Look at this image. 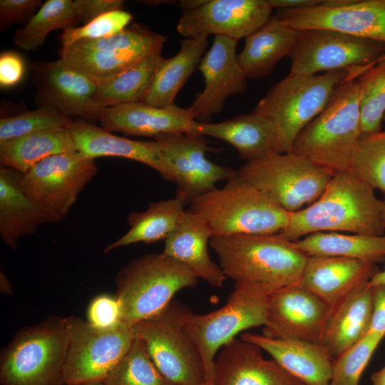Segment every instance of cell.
Returning a JSON list of instances; mask_svg holds the SVG:
<instances>
[{
  "instance_id": "6da1fadb",
  "label": "cell",
  "mask_w": 385,
  "mask_h": 385,
  "mask_svg": "<svg viewBox=\"0 0 385 385\" xmlns=\"http://www.w3.org/2000/svg\"><path fill=\"white\" fill-rule=\"evenodd\" d=\"M385 231V200L351 170L336 173L311 205L289 213L280 237L292 242L318 232H348L381 236Z\"/></svg>"
},
{
  "instance_id": "7a4b0ae2",
  "label": "cell",
  "mask_w": 385,
  "mask_h": 385,
  "mask_svg": "<svg viewBox=\"0 0 385 385\" xmlns=\"http://www.w3.org/2000/svg\"><path fill=\"white\" fill-rule=\"evenodd\" d=\"M210 245L235 285L267 294L298 283L308 259L277 234L212 236Z\"/></svg>"
},
{
  "instance_id": "3957f363",
  "label": "cell",
  "mask_w": 385,
  "mask_h": 385,
  "mask_svg": "<svg viewBox=\"0 0 385 385\" xmlns=\"http://www.w3.org/2000/svg\"><path fill=\"white\" fill-rule=\"evenodd\" d=\"M358 73L349 71L325 108L299 134L291 152L333 173L349 170L362 135Z\"/></svg>"
},
{
  "instance_id": "277c9868",
  "label": "cell",
  "mask_w": 385,
  "mask_h": 385,
  "mask_svg": "<svg viewBox=\"0 0 385 385\" xmlns=\"http://www.w3.org/2000/svg\"><path fill=\"white\" fill-rule=\"evenodd\" d=\"M189 210L207 222L212 236L276 235L287 227L289 217V212L237 174L222 188L195 198Z\"/></svg>"
},
{
  "instance_id": "5b68a950",
  "label": "cell",
  "mask_w": 385,
  "mask_h": 385,
  "mask_svg": "<svg viewBox=\"0 0 385 385\" xmlns=\"http://www.w3.org/2000/svg\"><path fill=\"white\" fill-rule=\"evenodd\" d=\"M349 71L309 76L289 73L260 99L252 112L272 123L275 153L291 152L299 134L325 108Z\"/></svg>"
},
{
  "instance_id": "8992f818",
  "label": "cell",
  "mask_w": 385,
  "mask_h": 385,
  "mask_svg": "<svg viewBox=\"0 0 385 385\" xmlns=\"http://www.w3.org/2000/svg\"><path fill=\"white\" fill-rule=\"evenodd\" d=\"M68 346L62 317L21 328L1 351V385H65Z\"/></svg>"
},
{
  "instance_id": "52a82bcc",
  "label": "cell",
  "mask_w": 385,
  "mask_h": 385,
  "mask_svg": "<svg viewBox=\"0 0 385 385\" xmlns=\"http://www.w3.org/2000/svg\"><path fill=\"white\" fill-rule=\"evenodd\" d=\"M115 282L121 320L133 327L160 313L176 292L195 286L197 278L162 252L130 261L117 273Z\"/></svg>"
},
{
  "instance_id": "ba28073f",
  "label": "cell",
  "mask_w": 385,
  "mask_h": 385,
  "mask_svg": "<svg viewBox=\"0 0 385 385\" xmlns=\"http://www.w3.org/2000/svg\"><path fill=\"white\" fill-rule=\"evenodd\" d=\"M192 312L172 300L160 313L133 326L135 337L143 341L160 372L176 385H199L206 381L200 354L185 330Z\"/></svg>"
},
{
  "instance_id": "9c48e42d",
  "label": "cell",
  "mask_w": 385,
  "mask_h": 385,
  "mask_svg": "<svg viewBox=\"0 0 385 385\" xmlns=\"http://www.w3.org/2000/svg\"><path fill=\"white\" fill-rule=\"evenodd\" d=\"M334 174L292 152L247 161L237 170L240 178L289 213L317 200Z\"/></svg>"
},
{
  "instance_id": "30bf717a",
  "label": "cell",
  "mask_w": 385,
  "mask_h": 385,
  "mask_svg": "<svg viewBox=\"0 0 385 385\" xmlns=\"http://www.w3.org/2000/svg\"><path fill=\"white\" fill-rule=\"evenodd\" d=\"M267 297L259 290L235 285L226 304L220 309L189 315L185 330L200 354L207 382L214 384L215 361L220 349L240 332L264 326Z\"/></svg>"
},
{
  "instance_id": "8fae6325",
  "label": "cell",
  "mask_w": 385,
  "mask_h": 385,
  "mask_svg": "<svg viewBox=\"0 0 385 385\" xmlns=\"http://www.w3.org/2000/svg\"><path fill=\"white\" fill-rule=\"evenodd\" d=\"M63 319L68 336L66 384L104 383L130 349L135 338L133 327L120 322L99 329L76 316Z\"/></svg>"
},
{
  "instance_id": "7c38bea8",
  "label": "cell",
  "mask_w": 385,
  "mask_h": 385,
  "mask_svg": "<svg viewBox=\"0 0 385 385\" xmlns=\"http://www.w3.org/2000/svg\"><path fill=\"white\" fill-rule=\"evenodd\" d=\"M93 159L78 151L53 155L22 174L21 185L50 222L68 213L78 195L97 173Z\"/></svg>"
},
{
  "instance_id": "4fadbf2b",
  "label": "cell",
  "mask_w": 385,
  "mask_h": 385,
  "mask_svg": "<svg viewBox=\"0 0 385 385\" xmlns=\"http://www.w3.org/2000/svg\"><path fill=\"white\" fill-rule=\"evenodd\" d=\"M289 56L290 74L316 75L374 65L385 54V43L327 29L299 30Z\"/></svg>"
},
{
  "instance_id": "5bb4252c",
  "label": "cell",
  "mask_w": 385,
  "mask_h": 385,
  "mask_svg": "<svg viewBox=\"0 0 385 385\" xmlns=\"http://www.w3.org/2000/svg\"><path fill=\"white\" fill-rule=\"evenodd\" d=\"M274 15L297 30H333L385 43V0H324L310 7L277 9Z\"/></svg>"
},
{
  "instance_id": "9a60e30c",
  "label": "cell",
  "mask_w": 385,
  "mask_h": 385,
  "mask_svg": "<svg viewBox=\"0 0 385 385\" xmlns=\"http://www.w3.org/2000/svg\"><path fill=\"white\" fill-rule=\"evenodd\" d=\"M153 139L172 168L173 183L177 186L175 196L183 198L187 205L215 188L218 182L228 180L237 174V170L206 158V153L214 150L203 135L170 133Z\"/></svg>"
},
{
  "instance_id": "2e32d148",
  "label": "cell",
  "mask_w": 385,
  "mask_h": 385,
  "mask_svg": "<svg viewBox=\"0 0 385 385\" xmlns=\"http://www.w3.org/2000/svg\"><path fill=\"white\" fill-rule=\"evenodd\" d=\"M272 10L268 0H205L183 11L176 29L185 38L215 35L238 41L267 22Z\"/></svg>"
},
{
  "instance_id": "e0dca14e",
  "label": "cell",
  "mask_w": 385,
  "mask_h": 385,
  "mask_svg": "<svg viewBox=\"0 0 385 385\" xmlns=\"http://www.w3.org/2000/svg\"><path fill=\"white\" fill-rule=\"evenodd\" d=\"M31 68L41 106H51L69 117L99 120L103 108L95 100L96 81L60 58L51 62L35 61Z\"/></svg>"
},
{
  "instance_id": "ac0fdd59",
  "label": "cell",
  "mask_w": 385,
  "mask_h": 385,
  "mask_svg": "<svg viewBox=\"0 0 385 385\" xmlns=\"http://www.w3.org/2000/svg\"><path fill=\"white\" fill-rule=\"evenodd\" d=\"M237 41L227 36H215L211 47L198 65L205 87L196 94L188 109L199 123H210L213 115L222 111L230 96L241 94L247 89V78L237 59Z\"/></svg>"
},
{
  "instance_id": "d6986e66",
  "label": "cell",
  "mask_w": 385,
  "mask_h": 385,
  "mask_svg": "<svg viewBox=\"0 0 385 385\" xmlns=\"http://www.w3.org/2000/svg\"><path fill=\"white\" fill-rule=\"evenodd\" d=\"M329 306L298 283L267 297L262 334L319 344Z\"/></svg>"
},
{
  "instance_id": "ffe728a7",
  "label": "cell",
  "mask_w": 385,
  "mask_h": 385,
  "mask_svg": "<svg viewBox=\"0 0 385 385\" xmlns=\"http://www.w3.org/2000/svg\"><path fill=\"white\" fill-rule=\"evenodd\" d=\"M215 385H304L262 349L241 338L224 345L215 361Z\"/></svg>"
},
{
  "instance_id": "44dd1931",
  "label": "cell",
  "mask_w": 385,
  "mask_h": 385,
  "mask_svg": "<svg viewBox=\"0 0 385 385\" xmlns=\"http://www.w3.org/2000/svg\"><path fill=\"white\" fill-rule=\"evenodd\" d=\"M102 128L133 136L153 138L163 134L196 133L197 121L188 108L177 105L158 108L143 102L104 108L99 118Z\"/></svg>"
},
{
  "instance_id": "7402d4cb",
  "label": "cell",
  "mask_w": 385,
  "mask_h": 385,
  "mask_svg": "<svg viewBox=\"0 0 385 385\" xmlns=\"http://www.w3.org/2000/svg\"><path fill=\"white\" fill-rule=\"evenodd\" d=\"M67 128L77 151L83 155L93 160L118 157L135 160L152 168L163 179L174 182L172 168L162 155L157 140L142 141L119 136L81 119L72 120Z\"/></svg>"
},
{
  "instance_id": "603a6c76",
  "label": "cell",
  "mask_w": 385,
  "mask_h": 385,
  "mask_svg": "<svg viewBox=\"0 0 385 385\" xmlns=\"http://www.w3.org/2000/svg\"><path fill=\"white\" fill-rule=\"evenodd\" d=\"M379 271L375 263L360 260L308 256L298 284L329 307Z\"/></svg>"
},
{
  "instance_id": "cb8c5ba5",
  "label": "cell",
  "mask_w": 385,
  "mask_h": 385,
  "mask_svg": "<svg viewBox=\"0 0 385 385\" xmlns=\"http://www.w3.org/2000/svg\"><path fill=\"white\" fill-rule=\"evenodd\" d=\"M372 309V287L369 283L329 307L319 344L333 361L369 332Z\"/></svg>"
},
{
  "instance_id": "d4e9b609",
  "label": "cell",
  "mask_w": 385,
  "mask_h": 385,
  "mask_svg": "<svg viewBox=\"0 0 385 385\" xmlns=\"http://www.w3.org/2000/svg\"><path fill=\"white\" fill-rule=\"evenodd\" d=\"M212 236L207 222L189 209L185 210L165 240L163 252L185 266L197 279L221 287L227 277L209 255L207 246Z\"/></svg>"
},
{
  "instance_id": "484cf974",
  "label": "cell",
  "mask_w": 385,
  "mask_h": 385,
  "mask_svg": "<svg viewBox=\"0 0 385 385\" xmlns=\"http://www.w3.org/2000/svg\"><path fill=\"white\" fill-rule=\"evenodd\" d=\"M240 338L267 352L289 373L304 385H329L334 361L315 343L297 339L272 338L264 334L243 333Z\"/></svg>"
},
{
  "instance_id": "4316f807",
  "label": "cell",
  "mask_w": 385,
  "mask_h": 385,
  "mask_svg": "<svg viewBox=\"0 0 385 385\" xmlns=\"http://www.w3.org/2000/svg\"><path fill=\"white\" fill-rule=\"evenodd\" d=\"M299 32L272 15L247 36L242 51L237 54V62L247 78L270 75L282 58L291 55Z\"/></svg>"
},
{
  "instance_id": "83f0119b",
  "label": "cell",
  "mask_w": 385,
  "mask_h": 385,
  "mask_svg": "<svg viewBox=\"0 0 385 385\" xmlns=\"http://www.w3.org/2000/svg\"><path fill=\"white\" fill-rule=\"evenodd\" d=\"M21 176L15 170L0 168V236L13 250L20 238L34 234L42 224L50 222L26 193Z\"/></svg>"
},
{
  "instance_id": "f1b7e54d",
  "label": "cell",
  "mask_w": 385,
  "mask_h": 385,
  "mask_svg": "<svg viewBox=\"0 0 385 385\" xmlns=\"http://www.w3.org/2000/svg\"><path fill=\"white\" fill-rule=\"evenodd\" d=\"M196 133L228 143L236 149L240 158L247 162L275 153V138L272 123L253 112L218 123L197 122Z\"/></svg>"
},
{
  "instance_id": "f546056e",
  "label": "cell",
  "mask_w": 385,
  "mask_h": 385,
  "mask_svg": "<svg viewBox=\"0 0 385 385\" xmlns=\"http://www.w3.org/2000/svg\"><path fill=\"white\" fill-rule=\"evenodd\" d=\"M208 43L204 36L182 39L179 51L162 61L143 103L158 108L174 104L178 93L197 68Z\"/></svg>"
},
{
  "instance_id": "4dcf8cb0",
  "label": "cell",
  "mask_w": 385,
  "mask_h": 385,
  "mask_svg": "<svg viewBox=\"0 0 385 385\" xmlns=\"http://www.w3.org/2000/svg\"><path fill=\"white\" fill-rule=\"evenodd\" d=\"M74 151L68 128L46 130L0 142V165L24 174L48 157Z\"/></svg>"
},
{
  "instance_id": "1f68e13d",
  "label": "cell",
  "mask_w": 385,
  "mask_h": 385,
  "mask_svg": "<svg viewBox=\"0 0 385 385\" xmlns=\"http://www.w3.org/2000/svg\"><path fill=\"white\" fill-rule=\"evenodd\" d=\"M185 200L178 196L165 200L150 202L143 212H131L127 217L128 231L103 250L108 253L118 248L138 242L153 243L167 237L177 226L184 212Z\"/></svg>"
},
{
  "instance_id": "d6a6232c",
  "label": "cell",
  "mask_w": 385,
  "mask_h": 385,
  "mask_svg": "<svg viewBox=\"0 0 385 385\" xmlns=\"http://www.w3.org/2000/svg\"><path fill=\"white\" fill-rule=\"evenodd\" d=\"M293 242L307 256L341 257L375 264L385 260V235L318 232Z\"/></svg>"
},
{
  "instance_id": "836d02e7",
  "label": "cell",
  "mask_w": 385,
  "mask_h": 385,
  "mask_svg": "<svg viewBox=\"0 0 385 385\" xmlns=\"http://www.w3.org/2000/svg\"><path fill=\"white\" fill-rule=\"evenodd\" d=\"M155 51L116 76L97 82L96 102L104 108L125 103L143 102L164 58Z\"/></svg>"
},
{
  "instance_id": "e575fe53",
  "label": "cell",
  "mask_w": 385,
  "mask_h": 385,
  "mask_svg": "<svg viewBox=\"0 0 385 385\" xmlns=\"http://www.w3.org/2000/svg\"><path fill=\"white\" fill-rule=\"evenodd\" d=\"M150 53L140 51L93 50L73 45L61 51L59 58L70 67L101 82L116 76Z\"/></svg>"
},
{
  "instance_id": "d590c367",
  "label": "cell",
  "mask_w": 385,
  "mask_h": 385,
  "mask_svg": "<svg viewBox=\"0 0 385 385\" xmlns=\"http://www.w3.org/2000/svg\"><path fill=\"white\" fill-rule=\"evenodd\" d=\"M78 21L74 1L48 0L24 27L16 31L14 43L23 50L34 51L44 43L51 31L73 26Z\"/></svg>"
},
{
  "instance_id": "8d00e7d4",
  "label": "cell",
  "mask_w": 385,
  "mask_h": 385,
  "mask_svg": "<svg viewBox=\"0 0 385 385\" xmlns=\"http://www.w3.org/2000/svg\"><path fill=\"white\" fill-rule=\"evenodd\" d=\"M105 385H176L158 369L143 341L135 338L130 349L113 370Z\"/></svg>"
},
{
  "instance_id": "74e56055",
  "label": "cell",
  "mask_w": 385,
  "mask_h": 385,
  "mask_svg": "<svg viewBox=\"0 0 385 385\" xmlns=\"http://www.w3.org/2000/svg\"><path fill=\"white\" fill-rule=\"evenodd\" d=\"M362 134L381 130L385 114V54L357 78Z\"/></svg>"
},
{
  "instance_id": "f35d334b",
  "label": "cell",
  "mask_w": 385,
  "mask_h": 385,
  "mask_svg": "<svg viewBox=\"0 0 385 385\" xmlns=\"http://www.w3.org/2000/svg\"><path fill=\"white\" fill-rule=\"evenodd\" d=\"M349 170L385 195V130L361 135Z\"/></svg>"
},
{
  "instance_id": "ab89813d",
  "label": "cell",
  "mask_w": 385,
  "mask_h": 385,
  "mask_svg": "<svg viewBox=\"0 0 385 385\" xmlns=\"http://www.w3.org/2000/svg\"><path fill=\"white\" fill-rule=\"evenodd\" d=\"M72 119L56 108L42 105L37 109L1 118L0 142L38 131L65 128Z\"/></svg>"
},
{
  "instance_id": "60d3db41",
  "label": "cell",
  "mask_w": 385,
  "mask_h": 385,
  "mask_svg": "<svg viewBox=\"0 0 385 385\" xmlns=\"http://www.w3.org/2000/svg\"><path fill=\"white\" fill-rule=\"evenodd\" d=\"M384 336L367 332L333 362L329 385H359L362 372Z\"/></svg>"
},
{
  "instance_id": "b9f144b4",
  "label": "cell",
  "mask_w": 385,
  "mask_h": 385,
  "mask_svg": "<svg viewBox=\"0 0 385 385\" xmlns=\"http://www.w3.org/2000/svg\"><path fill=\"white\" fill-rule=\"evenodd\" d=\"M132 19L130 13L119 9L106 13L82 26L66 28L60 36L61 51L80 41L101 39L118 34Z\"/></svg>"
},
{
  "instance_id": "7bdbcfd3",
  "label": "cell",
  "mask_w": 385,
  "mask_h": 385,
  "mask_svg": "<svg viewBox=\"0 0 385 385\" xmlns=\"http://www.w3.org/2000/svg\"><path fill=\"white\" fill-rule=\"evenodd\" d=\"M99 329L113 327L122 322L119 302L115 296L99 294L92 299L87 309V320Z\"/></svg>"
},
{
  "instance_id": "ee69618b",
  "label": "cell",
  "mask_w": 385,
  "mask_h": 385,
  "mask_svg": "<svg viewBox=\"0 0 385 385\" xmlns=\"http://www.w3.org/2000/svg\"><path fill=\"white\" fill-rule=\"evenodd\" d=\"M42 6L41 0H1L0 29L14 24H27Z\"/></svg>"
},
{
  "instance_id": "f6af8a7d",
  "label": "cell",
  "mask_w": 385,
  "mask_h": 385,
  "mask_svg": "<svg viewBox=\"0 0 385 385\" xmlns=\"http://www.w3.org/2000/svg\"><path fill=\"white\" fill-rule=\"evenodd\" d=\"M24 73V62L19 54L4 51L0 55V85L11 88L18 84Z\"/></svg>"
},
{
  "instance_id": "bcb514c9",
  "label": "cell",
  "mask_w": 385,
  "mask_h": 385,
  "mask_svg": "<svg viewBox=\"0 0 385 385\" xmlns=\"http://www.w3.org/2000/svg\"><path fill=\"white\" fill-rule=\"evenodd\" d=\"M78 20L84 24L96 18L114 10L123 9L121 0H76Z\"/></svg>"
},
{
  "instance_id": "7dc6e473",
  "label": "cell",
  "mask_w": 385,
  "mask_h": 385,
  "mask_svg": "<svg viewBox=\"0 0 385 385\" xmlns=\"http://www.w3.org/2000/svg\"><path fill=\"white\" fill-rule=\"evenodd\" d=\"M372 287L373 309L368 332L385 336V284Z\"/></svg>"
},
{
  "instance_id": "c3c4849f",
  "label": "cell",
  "mask_w": 385,
  "mask_h": 385,
  "mask_svg": "<svg viewBox=\"0 0 385 385\" xmlns=\"http://www.w3.org/2000/svg\"><path fill=\"white\" fill-rule=\"evenodd\" d=\"M272 9H294L314 6L322 2L320 0H268Z\"/></svg>"
},
{
  "instance_id": "681fc988",
  "label": "cell",
  "mask_w": 385,
  "mask_h": 385,
  "mask_svg": "<svg viewBox=\"0 0 385 385\" xmlns=\"http://www.w3.org/2000/svg\"><path fill=\"white\" fill-rule=\"evenodd\" d=\"M0 289L1 292L4 294L11 295L13 293L12 287L8 277L2 272L0 273Z\"/></svg>"
},
{
  "instance_id": "f907efd6",
  "label": "cell",
  "mask_w": 385,
  "mask_h": 385,
  "mask_svg": "<svg viewBox=\"0 0 385 385\" xmlns=\"http://www.w3.org/2000/svg\"><path fill=\"white\" fill-rule=\"evenodd\" d=\"M372 385H385V365L371 376Z\"/></svg>"
},
{
  "instance_id": "816d5d0a",
  "label": "cell",
  "mask_w": 385,
  "mask_h": 385,
  "mask_svg": "<svg viewBox=\"0 0 385 385\" xmlns=\"http://www.w3.org/2000/svg\"><path fill=\"white\" fill-rule=\"evenodd\" d=\"M370 286L385 284V270L376 272L369 282Z\"/></svg>"
},
{
  "instance_id": "f5cc1de1",
  "label": "cell",
  "mask_w": 385,
  "mask_h": 385,
  "mask_svg": "<svg viewBox=\"0 0 385 385\" xmlns=\"http://www.w3.org/2000/svg\"><path fill=\"white\" fill-rule=\"evenodd\" d=\"M65 385H105V384L103 382H100V383H92V384H66Z\"/></svg>"
},
{
  "instance_id": "db71d44e",
  "label": "cell",
  "mask_w": 385,
  "mask_h": 385,
  "mask_svg": "<svg viewBox=\"0 0 385 385\" xmlns=\"http://www.w3.org/2000/svg\"><path fill=\"white\" fill-rule=\"evenodd\" d=\"M199 385H215V384L209 383V382L205 381V382H204V383H202L201 384H199Z\"/></svg>"
},
{
  "instance_id": "11a10c76",
  "label": "cell",
  "mask_w": 385,
  "mask_h": 385,
  "mask_svg": "<svg viewBox=\"0 0 385 385\" xmlns=\"http://www.w3.org/2000/svg\"><path fill=\"white\" fill-rule=\"evenodd\" d=\"M383 120H384V122H385V114H384Z\"/></svg>"
}]
</instances>
